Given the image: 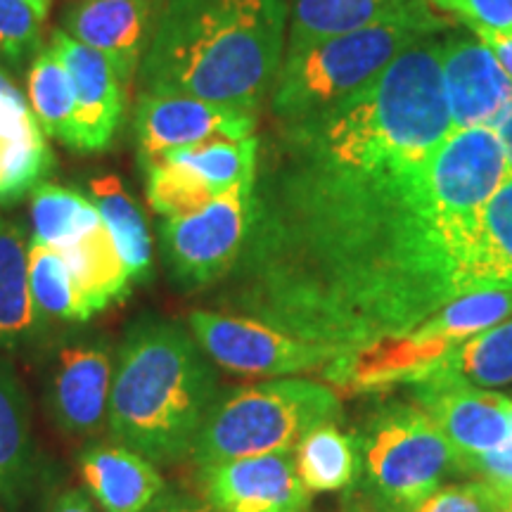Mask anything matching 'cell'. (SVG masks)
<instances>
[{"label":"cell","mask_w":512,"mask_h":512,"mask_svg":"<svg viewBox=\"0 0 512 512\" xmlns=\"http://www.w3.org/2000/svg\"><path fill=\"white\" fill-rule=\"evenodd\" d=\"M437 36L278 126L245 249L221 280L226 313L347 354L477 292L479 219L503 176L477 140L448 138Z\"/></svg>","instance_id":"obj_1"},{"label":"cell","mask_w":512,"mask_h":512,"mask_svg":"<svg viewBox=\"0 0 512 512\" xmlns=\"http://www.w3.org/2000/svg\"><path fill=\"white\" fill-rule=\"evenodd\" d=\"M287 15L285 0H159L143 93L256 112L283 64Z\"/></svg>","instance_id":"obj_2"},{"label":"cell","mask_w":512,"mask_h":512,"mask_svg":"<svg viewBox=\"0 0 512 512\" xmlns=\"http://www.w3.org/2000/svg\"><path fill=\"white\" fill-rule=\"evenodd\" d=\"M216 396V373L192 332L176 320L140 316L114 356L107 430L155 465L181 463Z\"/></svg>","instance_id":"obj_3"},{"label":"cell","mask_w":512,"mask_h":512,"mask_svg":"<svg viewBox=\"0 0 512 512\" xmlns=\"http://www.w3.org/2000/svg\"><path fill=\"white\" fill-rule=\"evenodd\" d=\"M441 29L444 19L425 0L373 27L285 50L273 83L275 119L287 124L351 98L415 43L437 36Z\"/></svg>","instance_id":"obj_4"},{"label":"cell","mask_w":512,"mask_h":512,"mask_svg":"<svg viewBox=\"0 0 512 512\" xmlns=\"http://www.w3.org/2000/svg\"><path fill=\"white\" fill-rule=\"evenodd\" d=\"M342 418L339 396L311 380H268L216 396L190 458L197 467L292 451L320 422Z\"/></svg>","instance_id":"obj_5"},{"label":"cell","mask_w":512,"mask_h":512,"mask_svg":"<svg viewBox=\"0 0 512 512\" xmlns=\"http://www.w3.org/2000/svg\"><path fill=\"white\" fill-rule=\"evenodd\" d=\"M370 491L389 508L408 510L460 472V456L418 406L392 403L368 420L358 439Z\"/></svg>","instance_id":"obj_6"},{"label":"cell","mask_w":512,"mask_h":512,"mask_svg":"<svg viewBox=\"0 0 512 512\" xmlns=\"http://www.w3.org/2000/svg\"><path fill=\"white\" fill-rule=\"evenodd\" d=\"M254 181L235 183L192 214L159 221V249L178 287L204 290L233 271L249 235Z\"/></svg>","instance_id":"obj_7"},{"label":"cell","mask_w":512,"mask_h":512,"mask_svg":"<svg viewBox=\"0 0 512 512\" xmlns=\"http://www.w3.org/2000/svg\"><path fill=\"white\" fill-rule=\"evenodd\" d=\"M188 328L204 354L230 373L247 377H287L328 368L339 356L335 347L309 342L261 323L223 311H192Z\"/></svg>","instance_id":"obj_8"},{"label":"cell","mask_w":512,"mask_h":512,"mask_svg":"<svg viewBox=\"0 0 512 512\" xmlns=\"http://www.w3.org/2000/svg\"><path fill=\"white\" fill-rule=\"evenodd\" d=\"M140 166L207 140H245L256 131V112L214 105L174 93H143L133 110Z\"/></svg>","instance_id":"obj_9"},{"label":"cell","mask_w":512,"mask_h":512,"mask_svg":"<svg viewBox=\"0 0 512 512\" xmlns=\"http://www.w3.org/2000/svg\"><path fill=\"white\" fill-rule=\"evenodd\" d=\"M114 351L105 339L67 344L50 363L46 406L69 437H98L107 427Z\"/></svg>","instance_id":"obj_10"},{"label":"cell","mask_w":512,"mask_h":512,"mask_svg":"<svg viewBox=\"0 0 512 512\" xmlns=\"http://www.w3.org/2000/svg\"><path fill=\"white\" fill-rule=\"evenodd\" d=\"M197 484L216 512H309L313 496L292 451L197 467Z\"/></svg>","instance_id":"obj_11"},{"label":"cell","mask_w":512,"mask_h":512,"mask_svg":"<svg viewBox=\"0 0 512 512\" xmlns=\"http://www.w3.org/2000/svg\"><path fill=\"white\" fill-rule=\"evenodd\" d=\"M420 408L437 422L460 458L496 451L512 439V401L456 375L437 373L415 384Z\"/></svg>","instance_id":"obj_12"},{"label":"cell","mask_w":512,"mask_h":512,"mask_svg":"<svg viewBox=\"0 0 512 512\" xmlns=\"http://www.w3.org/2000/svg\"><path fill=\"white\" fill-rule=\"evenodd\" d=\"M50 46L72 79L76 98V152L79 155H102L117 138L124 121V81L98 50L83 46L57 29Z\"/></svg>","instance_id":"obj_13"},{"label":"cell","mask_w":512,"mask_h":512,"mask_svg":"<svg viewBox=\"0 0 512 512\" xmlns=\"http://www.w3.org/2000/svg\"><path fill=\"white\" fill-rule=\"evenodd\" d=\"M441 79L453 131H494L512 105V79L477 36L441 41Z\"/></svg>","instance_id":"obj_14"},{"label":"cell","mask_w":512,"mask_h":512,"mask_svg":"<svg viewBox=\"0 0 512 512\" xmlns=\"http://www.w3.org/2000/svg\"><path fill=\"white\" fill-rule=\"evenodd\" d=\"M157 8L159 0H76L64 10L62 31L105 55L128 86L150 46Z\"/></svg>","instance_id":"obj_15"},{"label":"cell","mask_w":512,"mask_h":512,"mask_svg":"<svg viewBox=\"0 0 512 512\" xmlns=\"http://www.w3.org/2000/svg\"><path fill=\"white\" fill-rule=\"evenodd\" d=\"M79 470L102 512H145L166 491L159 467L114 439L83 448Z\"/></svg>","instance_id":"obj_16"},{"label":"cell","mask_w":512,"mask_h":512,"mask_svg":"<svg viewBox=\"0 0 512 512\" xmlns=\"http://www.w3.org/2000/svg\"><path fill=\"white\" fill-rule=\"evenodd\" d=\"M29 98L17 86L0 91V204L31 195L50 176L55 157Z\"/></svg>","instance_id":"obj_17"},{"label":"cell","mask_w":512,"mask_h":512,"mask_svg":"<svg viewBox=\"0 0 512 512\" xmlns=\"http://www.w3.org/2000/svg\"><path fill=\"white\" fill-rule=\"evenodd\" d=\"M41 479V456L31 427V403L22 380L0 358V501L24 508Z\"/></svg>","instance_id":"obj_18"},{"label":"cell","mask_w":512,"mask_h":512,"mask_svg":"<svg viewBox=\"0 0 512 512\" xmlns=\"http://www.w3.org/2000/svg\"><path fill=\"white\" fill-rule=\"evenodd\" d=\"M29 290V240L0 214V351L24 354L46 337Z\"/></svg>","instance_id":"obj_19"},{"label":"cell","mask_w":512,"mask_h":512,"mask_svg":"<svg viewBox=\"0 0 512 512\" xmlns=\"http://www.w3.org/2000/svg\"><path fill=\"white\" fill-rule=\"evenodd\" d=\"M67 261L69 271L79 290L83 306L91 313L105 311L107 306L124 302L131 294V275L121 259L117 242L105 223L88 233L74 245L57 249Z\"/></svg>","instance_id":"obj_20"},{"label":"cell","mask_w":512,"mask_h":512,"mask_svg":"<svg viewBox=\"0 0 512 512\" xmlns=\"http://www.w3.org/2000/svg\"><path fill=\"white\" fill-rule=\"evenodd\" d=\"M425 0H292L285 50L373 27Z\"/></svg>","instance_id":"obj_21"},{"label":"cell","mask_w":512,"mask_h":512,"mask_svg":"<svg viewBox=\"0 0 512 512\" xmlns=\"http://www.w3.org/2000/svg\"><path fill=\"white\" fill-rule=\"evenodd\" d=\"M292 456L297 475L311 494L349 489L361 467L358 439L339 430L337 422L311 427L292 448Z\"/></svg>","instance_id":"obj_22"},{"label":"cell","mask_w":512,"mask_h":512,"mask_svg":"<svg viewBox=\"0 0 512 512\" xmlns=\"http://www.w3.org/2000/svg\"><path fill=\"white\" fill-rule=\"evenodd\" d=\"M93 202L98 204L102 223L117 242L121 259L131 275V283L145 285L155 275L152 238L138 202L128 195L117 176H98L91 181Z\"/></svg>","instance_id":"obj_23"},{"label":"cell","mask_w":512,"mask_h":512,"mask_svg":"<svg viewBox=\"0 0 512 512\" xmlns=\"http://www.w3.org/2000/svg\"><path fill=\"white\" fill-rule=\"evenodd\" d=\"M31 242L34 245L64 249L95 228L102 226L98 204L79 190L57 183H41L31 190Z\"/></svg>","instance_id":"obj_24"},{"label":"cell","mask_w":512,"mask_h":512,"mask_svg":"<svg viewBox=\"0 0 512 512\" xmlns=\"http://www.w3.org/2000/svg\"><path fill=\"white\" fill-rule=\"evenodd\" d=\"M27 95L43 133L76 152L74 88L53 46H43L31 60L27 72Z\"/></svg>","instance_id":"obj_25"},{"label":"cell","mask_w":512,"mask_h":512,"mask_svg":"<svg viewBox=\"0 0 512 512\" xmlns=\"http://www.w3.org/2000/svg\"><path fill=\"white\" fill-rule=\"evenodd\" d=\"M29 290L46 328L53 323L81 325L91 320L67 261L53 247L29 242Z\"/></svg>","instance_id":"obj_26"},{"label":"cell","mask_w":512,"mask_h":512,"mask_svg":"<svg viewBox=\"0 0 512 512\" xmlns=\"http://www.w3.org/2000/svg\"><path fill=\"white\" fill-rule=\"evenodd\" d=\"M475 283L477 292L512 290V174L482 207Z\"/></svg>","instance_id":"obj_27"},{"label":"cell","mask_w":512,"mask_h":512,"mask_svg":"<svg viewBox=\"0 0 512 512\" xmlns=\"http://www.w3.org/2000/svg\"><path fill=\"white\" fill-rule=\"evenodd\" d=\"M159 159H169V162L195 171L216 195H221V192L233 188L235 183L256 176V169H259V138H216L200 145L181 147V150L169 152V155Z\"/></svg>","instance_id":"obj_28"},{"label":"cell","mask_w":512,"mask_h":512,"mask_svg":"<svg viewBox=\"0 0 512 512\" xmlns=\"http://www.w3.org/2000/svg\"><path fill=\"white\" fill-rule=\"evenodd\" d=\"M437 373L456 375L475 387H498L512 382V320L467 339L448 354Z\"/></svg>","instance_id":"obj_29"},{"label":"cell","mask_w":512,"mask_h":512,"mask_svg":"<svg viewBox=\"0 0 512 512\" xmlns=\"http://www.w3.org/2000/svg\"><path fill=\"white\" fill-rule=\"evenodd\" d=\"M143 174L147 200L162 219L192 214L216 197V192L195 171L169 162V159H155V162L143 164Z\"/></svg>","instance_id":"obj_30"},{"label":"cell","mask_w":512,"mask_h":512,"mask_svg":"<svg viewBox=\"0 0 512 512\" xmlns=\"http://www.w3.org/2000/svg\"><path fill=\"white\" fill-rule=\"evenodd\" d=\"M512 313V290H486L472 292L456 302L446 304L430 318L437 330L451 339L453 344H463L479 332L503 323Z\"/></svg>","instance_id":"obj_31"},{"label":"cell","mask_w":512,"mask_h":512,"mask_svg":"<svg viewBox=\"0 0 512 512\" xmlns=\"http://www.w3.org/2000/svg\"><path fill=\"white\" fill-rule=\"evenodd\" d=\"M43 48V19L27 0H0V62L12 69L31 64Z\"/></svg>","instance_id":"obj_32"},{"label":"cell","mask_w":512,"mask_h":512,"mask_svg":"<svg viewBox=\"0 0 512 512\" xmlns=\"http://www.w3.org/2000/svg\"><path fill=\"white\" fill-rule=\"evenodd\" d=\"M403 512H494V491L484 482L439 486Z\"/></svg>","instance_id":"obj_33"},{"label":"cell","mask_w":512,"mask_h":512,"mask_svg":"<svg viewBox=\"0 0 512 512\" xmlns=\"http://www.w3.org/2000/svg\"><path fill=\"white\" fill-rule=\"evenodd\" d=\"M437 8L451 12L475 29L512 34V0H432Z\"/></svg>","instance_id":"obj_34"},{"label":"cell","mask_w":512,"mask_h":512,"mask_svg":"<svg viewBox=\"0 0 512 512\" xmlns=\"http://www.w3.org/2000/svg\"><path fill=\"white\" fill-rule=\"evenodd\" d=\"M460 472L477 475L479 482L496 486V489H512V439L496 451L460 458Z\"/></svg>","instance_id":"obj_35"},{"label":"cell","mask_w":512,"mask_h":512,"mask_svg":"<svg viewBox=\"0 0 512 512\" xmlns=\"http://www.w3.org/2000/svg\"><path fill=\"white\" fill-rule=\"evenodd\" d=\"M145 512H216L204 498L183 494L166 486V491Z\"/></svg>","instance_id":"obj_36"},{"label":"cell","mask_w":512,"mask_h":512,"mask_svg":"<svg viewBox=\"0 0 512 512\" xmlns=\"http://www.w3.org/2000/svg\"><path fill=\"white\" fill-rule=\"evenodd\" d=\"M475 36L482 38L486 48H489L496 60L501 62L505 74L512 79V34H505V31H491V29H475Z\"/></svg>","instance_id":"obj_37"},{"label":"cell","mask_w":512,"mask_h":512,"mask_svg":"<svg viewBox=\"0 0 512 512\" xmlns=\"http://www.w3.org/2000/svg\"><path fill=\"white\" fill-rule=\"evenodd\" d=\"M48 512H98L93 505V496L86 489H67L55 498Z\"/></svg>","instance_id":"obj_38"},{"label":"cell","mask_w":512,"mask_h":512,"mask_svg":"<svg viewBox=\"0 0 512 512\" xmlns=\"http://www.w3.org/2000/svg\"><path fill=\"white\" fill-rule=\"evenodd\" d=\"M494 133L501 140L503 145V152H505V162H508V169L512 174V105L508 107V112L503 114V119L498 121Z\"/></svg>","instance_id":"obj_39"},{"label":"cell","mask_w":512,"mask_h":512,"mask_svg":"<svg viewBox=\"0 0 512 512\" xmlns=\"http://www.w3.org/2000/svg\"><path fill=\"white\" fill-rule=\"evenodd\" d=\"M491 491H494V512H512V489L491 486Z\"/></svg>","instance_id":"obj_40"},{"label":"cell","mask_w":512,"mask_h":512,"mask_svg":"<svg viewBox=\"0 0 512 512\" xmlns=\"http://www.w3.org/2000/svg\"><path fill=\"white\" fill-rule=\"evenodd\" d=\"M27 3L36 10L38 17H41L43 22H46V17H48V12H50V3H53V0H27Z\"/></svg>","instance_id":"obj_41"},{"label":"cell","mask_w":512,"mask_h":512,"mask_svg":"<svg viewBox=\"0 0 512 512\" xmlns=\"http://www.w3.org/2000/svg\"><path fill=\"white\" fill-rule=\"evenodd\" d=\"M370 512H382V510H370ZM392 512H403V510H399V508H392Z\"/></svg>","instance_id":"obj_42"}]
</instances>
